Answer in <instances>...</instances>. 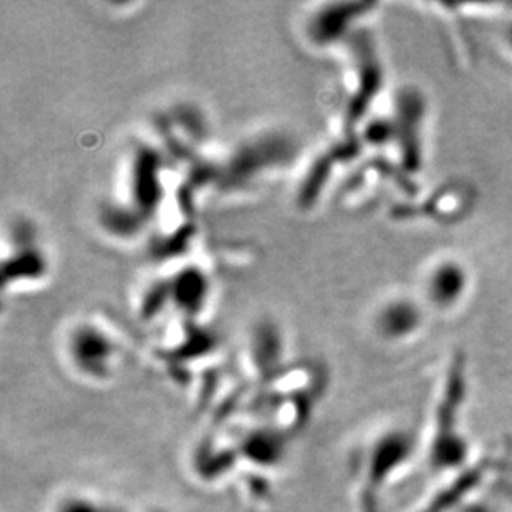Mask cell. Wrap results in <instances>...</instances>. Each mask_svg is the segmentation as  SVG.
I'll return each mask as SVG.
<instances>
[{
    "label": "cell",
    "instance_id": "cell-2",
    "mask_svg": "<svg viewBox=\"0 0 512 512\" xmlns=\"http://www.w3.org/2000/svg\"><path fill=\"white\" fill-rule=\"evenodd\" d=\"M468 287V274L461 264L455 261L440 262L426 281V289L431 302L436 307H451L456 304Z\"/></svg>",
    "mask_w": 512,
    "mask_h": 512
},
{
    "label": "cell",
    "instance_id": "cell-4",
    "mask_svg": "<svg viewBox=\"0 0 512 512\" xmlns=\"http://www.w3.org/2000/svg\"><path fill=\"white\" fill-rule=\"evenodd\" d=\"M148 512H168L166 509L156 508V509H150Z\"/></svg>",
    "mask_w": 512,
    "mask_h": 512
},
{
    "label": "cell",
    "instance_id": "cell-3",
    "mask_svg": "<svg viewBox=\"0 0 512 512\" xmlns=\"http://www.w3.org/2000/svg\"><path fill=\"white\" fill-rule=\"evenodd\" d=\"M378 324L388 339H405L420 327V310L408 300H397L383 309Z\"/></svg>",
    "mask_w": 512,
    "mask_h": 512
},
{
    "label": "cell",
    "instance_id": "cell-1",
    "mask_svg": "<svg viewBox=\"0 0 512 512\" xmlns=\"http://www.w3.org/2000/svg\"><path fill=\"white\" fill-rule=\"evenodd\" d=\"M410 451L413 436L403 428H383L370 436L355 464L360 488L367 489L368 498H373L392 479L390 476L405 463Z\"/></svg>",
    "mask_w": 512,
    "mask_h": 512
}]
</instances>
